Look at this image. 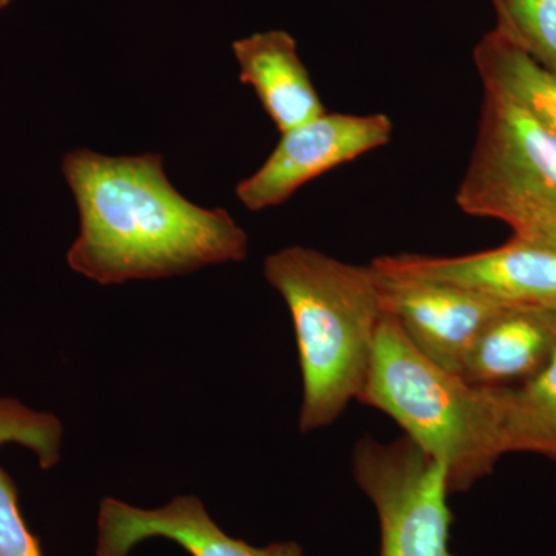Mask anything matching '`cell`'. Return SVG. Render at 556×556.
<instances>
[{
  "label": "cell",
  "instance_id": "1",
  "mask_svg": "<svg viewBox=\"0 0 556 556\" xmlns=\"http://www.w3.org/2000/svg\"><path fill=\"white\" fill-rule=\"evenodd\" d=\"M80 232L70 268L101 285L193 273L248 257L247 232L225 208H204L170 185L163 156L110 159L79 149L62 160Z\"/></svg>",
  "mask_w": 556,
  "mask_h": 556
},
{
  "label": "cell",
  "instance_id": "2",
  "mask_svg": "<svg viewBox=\"0 0 556 556\" xmlns=\"http://www.w3.org/2000/svg\"><path fill=\"white\" fill-rule=\"evenodd\" d=\"M265 277L287 302L303 378L300 431L331 426L367 382L383 311L372 266L350 265L316 249L269 255Z\"/></svg>",
  "mask_w": 556,
  "mask_h": 556
},
{
  "label": "cell",
  "instance_id": "3",
  "mask_svg": "<svg viewBox=\"0 0 556 556\" xmlns=\"http://www.w3.org/2000/svg\"><path fill=\"white\" fill-rule=\"evenodd\" d=\"M357 401L387 413L409 441L447 468L450 493L466 492L510 453L507 387L473 386L417 350L383 314Z\"/></svg>",
  "mask_w": 556,
  "mask_h": 556
},
{
  "label": "cell",
  "instance_id": "4",
  "mask_svg": "<svg viewBox=\"0 0 556 556\" xmlns=\"http://www.w3.org/2000/svg\"><path fill=\"white\" fill-rule=\"evenodd\" d=\"M456 203L471 217L508 226L556 207V137L517 102L484 90L478 138Z\"/></svg>",
  "mask_w": 556,
  "mask_h": 556
},
{
  "label": "cell",
  "instance_id": "5",
  "mask_svg": "<svg viewBox=\"0 0 556 556\" xmlns=\"http://www.w3.org/2000/svg\"><path fill=\"white\" fill-rule=\"evenodd\" d=\"M357 485L380 521V556H456L450 552L448 473L408 438L380 444L365 438L354 450Z\"/></svg>",
  "mask_w": 556,
  "mask_h": 556
},
{
  "label": "cell",
  "instance_id": "6",
  "mask_svg": "<svg viewBox=\"0 0 556 556\" xmlns=\"http://www.w3.org/2000/svg\"><path fill=\"white\" fill-rule=\"evenodd\" d=\"M391 135L386 113H324L281 134L266 163L237 186V197L252 212L278 206L311 179L383 148Z\"/></svg>",
  "mask_w": 556,
  "mask_h": 556
},
{
  "label": "cell",
  "instance_id": "7",
  "mask_svg": "<svg viewBox=\"0 0 556 556\" xmlns=\"http://www.w3.org/2000/svg\"><path fill=\"white\" fill-rule=\"evenodd\" d=\"M372 268L466 289L506 306L556 309V251L514 237L503 247L460 257L394 255Z\"/></svg>",
  "mask_w": 556,
  "mask_h": 556
},
{
  "label": "cell",
  "instance_id": "8",
  "mask_svg": "<svg viewBox=\"0 0 556 556\" xmlns=\"http://www.w3.org/2000/svg\"><path fill=\"white\" fill-rule=\"evenodd\" d=\"M376 273L383 311L420 353L459 376L482 329L508 308L452 285Z\"/></svg>",
  "mask_w": 556,
  "mask_h": 556
},
{
  "label": "cell",
  "instance_id": "9",
  "mask_svg": "<svg viewBox=\"0 0 556 556\" xmlns=\"http://www.w3.org/2000/svg\"><path fill=\"white\" fill-rule=\"evenodd\" d=\"M161 538L192 556H303L295 543L255 547L219 529L197 496H177L160 508L102 500L98 511V556H129L144 541Z\"/></svg>",
  "mask_w": 556,
  "mask_h": 556
},
{
  "label": "cell",
  "instance_id": "10",
  "mask_svg": "<svg viewBox=\"0 0 556 556\" xmlns=\"http://www.w3.org/2000/svg\"><path fill=\"white\" fill-rule=\"evenodd\" d=\"M232 50L241 83L255 90L280 134L327 113L289 33H255L236 40Z\"/></svg>",
  "mask_w": 556,
  "mask_h": 556
},
{
  "label": "cell",
  "instance_id": "11",
  "mask_svg": "<svg viewBox=\"0 0 556 556\" xmlns=\"http://www.w3.org/2000/svg\"><path fill=\"white\" fill-rule=\"evenodd\" d=\"M555 350L551 309L508 306L482 329L460 378L482 387L529 380L546 367Z\"/></svg>",
  "mask_w": 556,
  "mask_h": 556
},
{
  "label": "cell",
  "instance_id": "12",
  "mask_svg": "<svg viewBox=\"0 0 556 556\" xmlns=\"http://www.w3.org/2000/svg\"><path fill=\"white\" fill-rule=\"evenodd\" d=\"M64 428L50 413L25 407L17 399L0 397V447L17 444L31 450L42 470L61 459ZM0 556H43L17 506V490L0 467Z\"/></svg>",
  "mask_w": 556,
  "mask_h": 556
},
{
  "label": "cell",
  "instance_id": "13",
  "mask_svg": "<svg viewBox=\"0 0 556 556\" xmlns=\"http://www.w3.org/2000/svg\"><path fill=\"white\" fill-rule=\"evenodd\" d=\"M475 64L484 90L517 102L556 137V73L538 64L497 28L478 43Z\"/></svg>",
  "mask_w": 556,
  "mask_h": 556
},
{
  "label": "cell",
  "instance_id": "14",
  "mask_svg": "<svg viewBox=\"0 0 556 556\" xmlns=\"http://www.w3.org/2000/svg\"><path fill=\"white\" fill-rule=\"evenodd\" d=\"M507 434L510 453H538L556 460V350L525 386L508 388Z\"/></svg>",
  "mask_w": 556,
  "mask_h": 556
},
{
  "label": "cell",
  "instance_id": "15",
  "mask_svg": "<svg viewBox=\"0 0 556 556\" xmlns=\"http://www.w3.org/2000/svg\"><path fill=\"white\" fill-rule=\"evenodd\" d=\"M496 28L556 73V0H493Z\"/></svg>",
  "mask_w": 556,
  "mask_h": 556
},
{
  "label": "cell",
  "instance_id": "16",
  "mask_svg": "<svg viewBox=\"0 0 556 556\" xmlns=\"http://www.w3.org/2000/svg\"><path fill=\"white\" fill-rule=\"evenodd\" d=\"M517 239L556 251V207L541 208L511 223Z\"/></svg>",
  "mask_w": 556,
  "mask_h": 556
},
{
  "label": "cell",
  "instance_id": "17",
  "mask_svg": "<svg viewBox=\"0 0 556 556\" xmlns=\"http://www.w3.org/2000/svg\"><path fill=\"white\" fill-rule=\"evenodd\" d=\"M10 0H0V10L5 9L9 5Z\"/></svg>",
  "mask_w": 556,
  "mask_h": 556
},
{
  "label": "cell",
  "instance_id": "18",
  "mask_svg": "<svg viewBox=\"0 0 556 556\" xmlns=\"http://www.w3.org/2000/svg\"><path fill=\"white\" fill-rule=\"evenodd\" d=\"M552 313V320H554V327L556 331V309H551Z\"/></svg>",
  "mask_w": 556,
  "mask_h": 556
}]
</instances>
